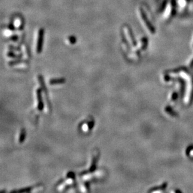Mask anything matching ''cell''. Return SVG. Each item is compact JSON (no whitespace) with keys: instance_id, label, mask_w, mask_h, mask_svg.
<instances>
[{"instance_id":"1","label":"cell","mask_w":193,"mask_h":193,"mask_svg":"<svg viewBox=\"0 0 193 193\" xmlns=\"http://www.w3.org/2000/svg\"><path fill=\"white\" fill-rule=\"evenodd\" d=\"M43 35H44V30L43 29H41L39 31L38 38V42H37V52L39 53L42 50V47H43Z\"/></svg>"},{"instance_id":"2","label":"cell","mask_w":193,"mask_h":193,"mask_svg":"<svg viewBox=\"0 0 193 193\" xmlns=\"http://www.w3.org/2000/svg\"><path fill=\"white\" fill-rule=\"evenodd\" d=\"M36 95H37V98H38V109L39 111H41L44 108V105H43V101H42V98H41V91L40 89H38L36 91Z\"/></svg>"},{"instance_id":"3","label":"cell","mask_w":193,"mask_h":193,"mask_svg":"<svg viewBox=\"0 0 193 193\" xmlns=\"http://www.w3.org/2000/svg\"><path fill=\"white\" fill-rule=\"evenodd\" d=\"M66 80L63 78L61 79H52L49 81L50 85H58V84H62L65 82Z\"/></svg>"},{"instance_id":"4","label":"cell","mask_w":193,"mask_h":193,"mask_svg":"<svg viewBox=\"0 0 193 193\" xmlns=\"http://www.w3.org/2000/svg\"><path fill=\"white\" fill-rule=\"evenodd\" d=\"M98 158V155H97V156H96V155L94 156L93 161H92V164H91V166L90 169H89V172H93V171H94L95 169H96V163H97Z\"/></svg>"},{"instance_id":"5","label":"cell","mask_w":193,"mask_h":193,"mask_svg":"<svg viewBox=\"0 0 193 193\" xmlns=\"http://www.w3.org/2000/svg\"><path fill=\"white\" fill-rule=\"evenodd\" d=\"M25 138H26V131L23 129V130L21 131L20 138H19V142H20V143H22V142L24 141Z\"/></svg>"},{"instance_id":"6","label":"cell","mask_w":193,"mask_h":193,"mask_svg":"<svg viewBox=\"0 0 193 193\" xmlns=\"http://www.w3.org/2000/svg\"><path fill=\"white\" fill-rule=\"evenodd\" d=\"M87 124H88V129H89V130H91L93 129L94 126V122L93 120L89 121L87 122Z\"/></svg>"},{"instance_id":"7","label":"cell","mask_w":193,"mask_h":193,"mask_svg":"<svg viewBox=\"0 0 193 193\" xmlns=\"http://www.w3.org/2000/svg\"><path fill=\"white\" fill-rule=\"evenodd\" d=\"M67 177L69 178H71V179H74V172H69L67 174Z\"/></svg>"}]
</instances>
